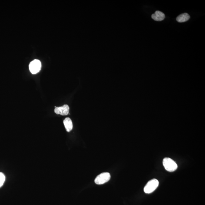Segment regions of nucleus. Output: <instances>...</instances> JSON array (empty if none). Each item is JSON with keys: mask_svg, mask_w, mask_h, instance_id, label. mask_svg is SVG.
<instances>
[{"mask_svg": "<svg viewBox=\"0 0 205 205\" xmlns=\"http://www.w3.org/2000/svg\"><path fill=\"white\" fill-rule=\"evenodd\" d=\"M69 107L68 105H65L62 107H56L55 109V112L57 114L66 115L69 114Z\"/></svg>", "mask_w": 205, "mask_h": 205, "instance_id": "5", "label": "nucleus"}, {"mask_svg": "<svg viewBox=\"0 0 205 205\" xmlns=\"http://www.w3.org/2000/svg\"><path fill=\"white\" fill-rule=\"evenodd\" d=\"M190 18V16L187 13H184L178 16L176 18L177 21L179 23L185 22Z\"/></svg>", "mask_w": 205, "mask_h": 205, "instance_id": "8", "label": "nucleus"}, {"mask_svg": "<svg viewBox=\"0 0 205 205\" xmlns=\"http://www.w3.org/2000/svg\"><path fill=\"white\" fill-rule=\"evenodd\" d=\"M63 123L66 131L67 132H70L73 128V123L71 119L69 118H66L64 120Z\"/></svg>", "mask_w": 205, "mask_h": 205, "instance_id": "7", "label": "nucleus"}, {"mask_svg": "<svg viewBox=\"0 0 205 205\" xmlns=\"http://www.w3.org/2000/svg\"><path fill=\"white\" fill-rule=\"evenodd\" d=\"M5 177L4 174L2 172H0V188L3 186L5 181Z\"/></svg>", "mask_w": 205, "mask_h": 205, "instance_id": "9", "label": "nucleus"}, {"mask_svg": "<svg viewBox=\"0 0 205 205\" xmlns=\"http://www.w3.org/2000/svg\"><path fill=\"white\" fill-rule=\"evenodd\" d=\"M42 64L39 60L35 59L31 62L29 65L30 72L33 74H37L40 70Z\"/></svg>", "mask_w": 205, "mask_h": 205, "instance_id": "3", "label": "nucleus"}, {"mask_svg": "<svg viewBox=\"0 0 205 205\" xmlns=\"http://www.w3.org/2000/svg\"><path fill=\"white\" fill-rule=\"evenodd\" d=\"M151 16L153 20L157 21H162L165 17V14L159 11H156L155 14H152Z\"/></svg>", "mask_w": 205, "mask_h": 205, "instance_id": "6", "label": "nucleus"}, {"mask_svg": "<svg viewBox=\"0 0 205 205\" xmlns=\"http://www.w3.org/2000/svg\"><path fill=\"white\" fill-rule=\"evenodd\" d=\"M163 163L165 169L169 172H174L178 168V166L176 163L169 158L164 159Z\"/></svg>", "mask_w": 205, "mask_h": 205, "instance_id": "1", "label": "nucleus"}, {"mask_svg": "<svg viewBox=\"0 0 205 205\" xmlns=\"http://www.w3.org/2000/svg\"><path fill=\"white\" fill-rule=\"evenodd\" d=\"M159 185V181L157 179L154 178L148 182L144 187V190L146 193H151L157 189Z\"/></svg>", "mask_w": 205, "mask_h": 205, "instance_id": "2", "label": "nucleus"}, {"mask_svg": "<svg viewBox=\"0 0 205 205\" xmlns=\"http://www.w3.org/2000/svg\"><path fill=\"white\" fill-rule=\"evenodd\" d=\"M111 178L110 174L108 172H103L99 175L95 180V182L97 184H102L109 181Z\"/></svg>", "mask_w": 205, "mask_h": 205, "instance_id": "4", "label": "nucleus"}]
</instances>
